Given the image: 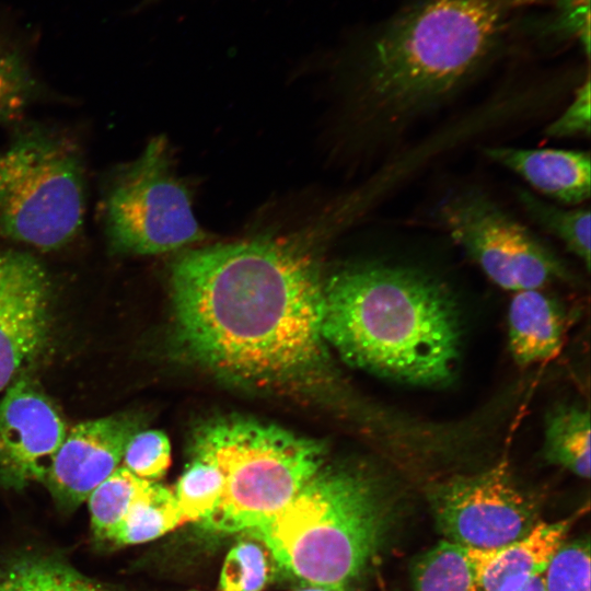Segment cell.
I'll use <instances>...</instances> for the list:
<instances>
[{
	"mask_svg": "<svg viewBox=\"0 0 591 591\" xmlns=\"http://www.w3.org/2000/svg\"><path fill=\"white\" fill-rule=\"evenodd\" d=\"M324 280L312 254L292 240L265 236L186 251L171 267L177 338L225 380L311 389L329 363Z\"/></svg>",
	"mask_w": 591,
	"mask_h": 591,
	"instance_id": "cell-1",
	"label": "cell"
},
{
	"mask_svg": "<svg viewBox=\"0 0 591 591\" xmlns=\"http://www.w3.org/2000/svg\"><path fill=\"white\" fill-rule=\"evenodd\" d=\"M546 0H406L359 44L351 105L362 131L394 153L503 57Z\"/></svg>",
	"mask_w": 591,
	"mask_h": 591,
	"instance_id": "cell-2",
	"label": "cell"
},
{
	"mask_svg": "<svg viewBox=\"0 0 591 591\" xmlns=\"http://www.w3.org/2000/svg\"><path fill=\"white\" fill-rule=\"evenodd\" d=\"M323 337L348 364L418 387L455 376L462 348L451 287L416 265L372 260L324 280Z\"/></svg>",
	"mask_w": 591,
	"mask_h": 591,
	"instance_id": "cell-3",
	"label": "cell"
},
{
	"mask_svg": "<svg viewBox=\"0 0 591 591\" xmlns=\"http://www.w3.org/2000/svg\"><path fill=\"white\" fill-rule=\"evenodd\" d=\"M390 517L391 503L372 477L327 464L248 533L308 586L345 591L381 546Z\"/></svg>",
	"mask_w": 591,
	"mask_h": 591,
	"instance_id": "cell-4",
	"label": "cell"
},
{
	"mask_svg": "<svg viewBox=\"0 0 591 591\" xmlns=\"http://www.w3.org/2000/svg\"><path fill=\"white\" fill-rule=\"evenodd\" d=\"M190 451L193 459L212 463L222 474L220 500L202 522L223 532L264 523L328 464L322 442L242 416L198 427Z\"/></svg>",
	"mask_w": 591,
	"mask_h": 591,
	"instance_id": "cell-5",
	"label": "cell"
},
{
	"mask_svg": "<svg viewBox=\"0 0 591 591\" xmlns=\"http://www.w3.org/2000/svg\"><path fill=\"white\" fill-rule=\"evenodd\" d=\"M86 208L83 153L69 136L28 124L0 147V236L43 252L80 234Z\"/></svg>",
	"mask_w": 591,
	"mask_h": 591,
	"instance_id": "cell-6",
	"label": "cell"
},
{
	"mask_svg": "<svg viewBox=\"0 0 591 591\" xmlns=\"http://www.w3.org/2000/svg\"><path fill=\"white\" fill-rule=\"evenodd\" d=\"M101 215L108 250L118 255L163 254L207 237L164 136L152 138L135 160L112 172Z\"/></svg>",
	"mask_w": 591,
	"mask_h": 591,
	"instance_id": "cell-7",
	"label": "cell"
},
{
	"mask_svg": "<svg viewBox=\"0 0 591 591\" xmlns=\"http://www.w3.org/2000/svg\"><path fill=\"white\" fill-rule=\"evenodd\" d=\"M434 222L503 290L543 289L572 279L564 259L537 233L507 211L486 189L464 185L447 192Z\"/></svg>",
	"mask_w": 591,
	"mask_h": 591,
	"instance_id": "cell-8",
	"label": "cell"
},
{
	"mask_svg": "<svg viewBox=\"0 0 591 591\" xmlns=\"http://www.w3.org/2000/svg\"><path fill=\"white\" fill-rule=\"evenodd\" d=\"M427 498L445 540L471 548H501L540 522L537 502L505 463L436 482Z\"/></svg>",
	"mask_w": 591,
	"mask_h": 591,
	"instance_id": "cell-9",
	"label": "cell"
},
{
	"mask_svg": "<svg viewBox=\"0 0 591 591\" xmlns=\"http://www.w3.org/2000/svg\"><path fill=\"white\" fill-rule=\"evenodd\" d=\"M53 283L33 254L0 250V391L33 362L51 331Z\"/></svg>",
	"mask_w": 591,
	"mask_h": 591,
	"instance_id": "cell-10",
	"label": "cell"
},
{
	"mask_svg": "<svg viewBox=\"0 0 591 591\" xmlns=\"http://www.w3.org/2000/svg\"><path fill=\"white\" fill-rule=\"evenodd\" d=\"M5 390L0 401V487L20 490L43 484L67 428L27 369Z\"/></svg>",
	"mask_w": 591,
	"mask_h": 591,
	"instance_id": "cell-11",
	"label": "cell"
},
{
	"mask_svg": "<svg viewBox=\"0 0 591 591\" xmlns=\"http://www.w3.org/2000/svg\"><path fill=\"white\" fill-rule=\"evenodd\" d=\"M142 426L141 415L124 412L80 422L67 432L43 482L55 501L72 510L88 500L118 468L129 440Z\"/></svg>",
	"mask_w": 591,
	"mask_h": 591,
	"instance_id": "cell-12",
	"label": "cell"
},
{
	"mask_svg": "<svg viewBox=\"0 0 591 591\" xmlns=\"http://www.w3.org/2000/svg\"><path fill=\"white\" fill-rule=\"evenodd\" d=\"M491 162L520 176L536 195L568 207L583 206L591 195V159L583 150L485 146Z\"/></svg>",
	"mask_w": 591,
	"mask_h": 591,
	"instance_id": "cell-13",
	"label": "cell"
},
{
	"mask_svg": "<svg viewBox=\"0 0 591 591\" xmlns=\"http://www.w3.org/2000/svg\"><path fill=\"white\" fill-rule=\"evenodd\" d=\"M507 324L508 347L519 367L548 361L563 347L564 309L543 289L514 292L508 306Z\"/></svg>",
	"mask_w": 591,
	"mask_h": 591,
	"instance_id": "cell-14",
	"label": "cell"
},
{
	"mask_svg": "<svg viewBox=\"0 0 591 591\" xmlns=\"http://www.w3.org/2000/svg\"><path fill=\"white\" fill-rule=\"evenodd\" d=\"M571 519L537 522L522 537L495 549L479 591H518L540 577L566 541Z\"/></svg>",
	"mask_w": 591,
	"mask_h": 591,
	"instance_id": "cell-15",
	"label": "cell"
},
{
	"mask_svg": "<svg viewBox=\"0 0 591 591\" xmlns=\"http://www.w3.org/2000/svg\"><path fill=\"white\" fill-rule=\"evenodd\" d=\"M493 553L443 540L415 560L413 591H479Z\"/></svg>",
	"mask_w": 591,
	"mask_h": 591,
	"instance_id": "cell-16",
	"label": "cell"
},
{
	"mask_svg": "<svg viewBox=\"0 0 591 591\" xmlns=\"http://www.w3.org/2000/svg\"><path fill=\"white\" fill-rule=\"evenodd\" d=\"M514 197L523 213L542 231L559 241L566 251L583 265H591L590 208L555 204L526 188L517 187Z\"/></svg>",
	"mask_w": 591,
	"mask_h": 591,
	"instance_id": "cell-17",
	"label": "cell"
},
{
	"mask_svg": "<svg viewBox=\"0 0 591 591\" xmlns=\"http://www.w3.org/2000/svg\"><path fill=\"white\" fill-rule=\"evenodd\" d=\"M590 413L575 404H563L546 416L543 454L581 478L590 477Z\"/></svg>",
	"mask_w": 591,
	"mask_h": 591,
	"instance_id": "cell-18",
	"label": "cell"
},
{
	"mask_svg": "<svg viewBox=\"0 0 591 591\" xmlns=\"http://www.w3.org/2000/svg\"><path fill=\"white\" fill-rule=\"evenodd\" d=\"M0 591H112L69 565L47 556L0 559Z\"/></svg>",
	"mask_w": 591,
	"mask_h": 591,
	"instance_id": "cell-19",
	"label": "cell"
},
{
	"mask_svg": "<svg viewBox=\"0 0 591 591\" xmlns=\"http://www.w3.org/2000/svg\"><path fill=\"white\" fill-rule=\"evenodd\" d=\"M182 524L174 493L150 482L107 541L116 545L143 543Z\"/></svg>",
	"mask_w": 591,
	"mask_h": 591,
	"instance_id": "cell-20",
	"label": "cell"
},
{
	"mask_svg": "<svg viewBox=\"0 0 591 591\" xmlns=\"http://www.w3.org/2000/svg\"><path fill=\"white\" fill-rule=\"evenodd\" d=\"M547 11L522 21V30L547 46L579 45L590 55V0H546Z\"/></svg>",
	"mask_w": 591,
	"mask_h": 591,
	"instance_id": "cell-21",
	"label": "cell"
},
{
	"mask_svg": "<svg viewBox=\"0 0 591 591\" xmlns=\"http://www.w3.org/2000/svg\"><path fill=\"white\" fill-rule=\"evenodd\" d=\"M149 484L121 466L97 486L88 498L94 535L107 541Z\"/></svg>",
	"mask_w": 591,
	"mask_h": 591,
	"instance_id": "cell-22",
	"label": "cell"
},
{
	"mask_svg": "<svg viewBox=\"0 0 591 591\" xmlns=\"http://www.w3.org/2000/svg\"><path fill=\"white\" fill-rule=\"evenodd\" d=\"M222 488L223 477L218 467L193 459L173 491L183 523L206 519L217 507Z\"/></svg>",
	"mask_w": 591,
	"mask_h": 591,
	"instance_id": "cell-23",
	"label": "cell"
},
{
	"mask_svg": "<svg viewBox=\"0 0 591 591\" xmlns=\"http://www.w3.org/2000/svg\"><path fill=\"white\" fill-rule=\"evenodd\" d=\"M40 93L25 58L16 50L0 48V124L19 121Z\"/></svg>",
	"mask_w": 591,
	"mask_h": 591,
	"instance_id": "cell-24",
	"label": "cell"
},
{
	"mask_svg": "<svg viewBox=\"0 0 591 591\" xmlns=\"http://www.w3.org/2000/svg\"><path fill=\"white\" fill-rule=\"evenodd\" d=\"M270 553L255 541L237 543L227 555L218 591H259L268 582L273 566Z\"/></svg>",
	"mask_w": 591,
	"mask_h": 591,
	"instance_id": "cell-25",
	"label": "cell"
},
{
	"mask_svg": "<svg viewBox=\"0 0 591 591\" xmlns=\"http://www.w3.org/2000/svg\"><path fill=\"white\" fill-rule=\"evenodd\" d=\"M590 543L565 541L542 573L544 591H590Z\"/></svg>",
	"mask_w": 591,
	"mask_h": 591,
	"instance_id": "cell-26",
	"label": "cell"
},
{
	"mask_svg": "<svg viewBox=\"0 0 591 591\" xmlns=\"http://www.w3.org/2000/svg\"><path fill=\"white\" fill-rule=\"evenodd\" d=\"M124 467L141 479L162 477L171 463V444L160 430H140L129 440L123 456Z\"/></svg>",
	"mask_w": 591,
	"mask_h": 591,
	"instance_id": "cell-27",
	"label": "cell"
},
{
	"mask_svg": "<svg viewBox=\"0 0 591 591\" xmlns=\"http://www.w3.org/2000/svg\"><path fill=\"white\" fill-rule=\"evenodd\" d=\"M590 72L576 85L571 101L544 129L547 139L589 137L591 130Z\"/></svg>",
	"mask_w": 591,
	"mask_h": 591,
	"instance_id": "cell-28",
	"label": "cell"
},
{
	"mask_svg": "<svg viewBox=\"0 0 591 591\" xmlns=\"http://www.w3.org/2000/svg\"><path fill=\"white\" fill-rule=\"evenodd\" d=\"M518 591H544L543 582H542V575L534 580H532L530 583L524 586Z\"/></svg>",
	"mask_w": 591,
	"mask_h": 591,
	"instance_id": "cell-29",
	"label": "cell"
},
{
	"mask_svg": "<svg viewBox=\"0 0 591 591\" xmlns=\"http://www.w3.org/2000/svg\"><path fill=\"white\" fill-rule=\"evenodd\" d=\"M298 591H344V590H336V589L318 587V586H309V587H306L304 589H300Z\"/></svg>",
	"mask_w": 591,
	"mask_h": 591,
	"instance_id": "cell-30",
	"label": "cell"
},
{
	"mask_svg": "<svg viewBox=\"0 0 591 591\" xmlns=\"http://www.w3.org/2000/svg\"><path fill=\"white\" fill-rule=\"evenodd\" d=\"M149 1V0H148Z\"/></svg>",
	"mask_w": 591,
	"mask_h": 591,
	"instance_id": "cell-31",
	"label": "cell"
}]
</instances>
